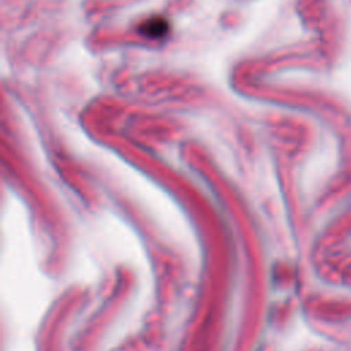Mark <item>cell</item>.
Returning <instances> with one entry per match:
<instances>
[{"label":"cell","instance_id":"cell-1","mask_svg":"<svg viewBox=\"0 0 351 351\" xmlns=\"http://www.w3.org/2000/svg\"><path fill=\"white\" fill-rule=\"evenodd\" d=\"M141 34L151 37V38H159L163 37L167 33V22L163 18H152L149 21L143 22L141 29H140Z\"/></svg>","mask_w":351,"mask_h":351}]
</instances>
